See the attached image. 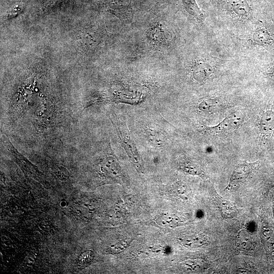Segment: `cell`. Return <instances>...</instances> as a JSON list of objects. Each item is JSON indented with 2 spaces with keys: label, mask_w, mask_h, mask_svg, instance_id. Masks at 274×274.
I'll use <instances>...</instances> for the list:
<instances>
[{
  "label": "cell",
  "mask_w": 274,
  "mask_h": 274,
  "mask_svg": "<svg viewBox=\"0 0 274 274\" xmlns=\"http://www.w3.org/2000/svg\"><path fill=\"white\" fill-rule=\"evenodd\" d=\"M93 252L91 251H87L81 255L79 259L78 264L81 265H87L92 259Z\"/></svg>",
  "instance_id": "22"
},
{
  "label": "cell",
  "mask_w": 274,
  "mask_h": 274,
  "mask_svg": "<svg viewBox=\"0 0 274 274\" xmlns=\"http://www.w3.org/2000/svg\"><path fill=\"white\" fill-rule=\"evenodd\" d=\"M245 115L240 110L234 111L229 113L221 121L212 126H205L204 131L210 135H219L231 132L243 124Z\"/></svg>",
  "instance_id": "4"
},
{
  "label": "cell",
  "mask_w": 274,
  "mask_h": 274,
  "mask_svg": "<svg viewBox=\"0 0 274 274\" xmlns=\"http://www.w3.org/2000/svg\"><path fill=\"white\" fill-rule=\"evenodd\" d=\"M181 2L185 10L190 16L197 22L202 24L206 16L199 8L195 0H181Z\"/></svg>",
  "instance_id": "17"
},
{
  "label": "cell",
  "mask_w": 274,
  "mask_h": 274,
  "mask_svg": "<svg viewBox=\"0 0 274 274\" xmlns=\"http://www.w3.org/2000/svg\"><path fill=\"white\" fill-rule=\"evenodd\" d=\"M132 0H101L98 5L123 21H128L132 17Z\"/></svg>",
  "instance_id": "7"
},
{
  "label": "cell",
  "mask_w": 274,
  "mask_h": 274,
  "mask_svg": "<svg viewBox=\"0 0 274 274\" xmlns=\"http://www.w3.org/2000/svg\"><path fill=\"white\" fill-rule=\"evenodd\" d=\"M213 199L222 217L225 219L234 218L237 214L235 203L223 198L215 190L213 192Z\"/></svg>",
  "instance_id": "11"
},
{
  "label": "cell",
  "mask_w": 274,
  "mask_h": 274,
  "mask_svg": "<svg viewBox=\"0 0 274 274\" xmlns=\"http://www.w3.org/2000/svg\"><path fill=\"white\" fill-rule=\"evenodd\" d=\"M246 42L251 46H267L274 42V37L268 29L261 26L251 32Z\"/></svg>",
  "instance_id": "10"
},
{
  "label": "cell",
  "mask_w": 274,
  "mask_h": 274,
  "mask_svg": "<svg viewBox=\"0 0 274 274\" xmlns=\"http://www.w3.org/2000/svg\"><path fill=\"white\" fill-rule=\"evenodd\" d=\"M219 9L228 16L241 22L252 17L251 0H213Z\"/></svg>",
  "instance_id": "2"
},
{
  "label": "cell",
  "mask_w": 274,
  "mask_h": 274,
  "mask_svg": "<svg viewBox=\"0 0 274 274\" xmlns=\"http://www.w3.org/2000/svg\"><path fill=\"white\" fill-rule=\"evenodd\" d=\"M130 243V239H123L122 241L117 242L115 244L112 245L109 248V250L112 253L117 254L119 252H121L124 250H125L128 246Z\"/></svg>",
  "instance_id": "21"
},
{
  "label": "cell",
  "mask_w": 274,
  "mask_h": 274,
  "mask_svg": "<svg viewBox=\"0 0 274 274\" xmlns=\"http://www.w3.org/2000/svg\"><path fill=\"white\" fill-rule=\"evenodd\" d=\"M53 172L57 178L62 181L67 180L70 176L67 169L59 164L54 165Z\"/></svg>",
  "instance_id": "20"
},
{
  "label": "cell",
  "mask_w": 274,
  "mask_h": 274,
  "mask_svg": "<svg viewBox=\"0 0 274 274\" xmlns=\"http://www.w3.org/2000/svg\"><path fill=\"white\" fill-rule=\"evenodd\" d=\"M170 190L173 194L181 199H188L189 198L187 186L182 181H178L174 183L170 187Z\"/></svg>",
  "instance_id": "18"
},
{
  "label": "cell",
  "mask_w": 274,
  "mask_h": 274,
  "mask_svg": "<svg viewBox=\"0 0 274 274\" xmlns=\"http://www.w3.org/2000/svg\"><path fill=\"white\" fill-rule=\"evenodd\" d=\"M24 9V4L23 3H19L15 4L12 7H11L7 12V14L9 16H15V15H17L20 12L22 11Z\"/></svg>",
  "instance_id": "23"
},
{
  "label": "cell",
  "mask_w": 274,
  "mask_h": 274,
  "mask_svg": "<svg viewBox=\"0 0 274 274\" xmlns=\"http://www.w3.org/2000/svg\"><path fill=\"white\" fill-rule=\"evenodd\" d=\"M259 164V161L253 162L245 161L237 164L231 174L224 190H230L246 181L258 168Z\"/></svg>",
  "instance_id": "6"
},
{
  "label": "cell",
  "mask_w": 274,
  "mask_h": 274,
  "mask_svg": "<svg viewBox=\"0 0 274 274\" xmlns=\"http://www.w3.org/2000/svg\"><path fill=\"white\" fill-rule=\"evenodd\" d=\"M110 119L117 132L121 144L130 160L138 170L142 172L143 170L142 159L130 135L125 122L113 112L110 114Z\"/></svg>",
  "instance_id": "1"
},
{
  "label": "cell",
  "mask_w": 274,
  "mask_h": 274,
  "mask_svg": "<svg viewBox=\"0 0 274 274\" xmlns=\"http://www.w3.org/2000/svg\"><path fill=\"white\" fill-rule=\"evenodd\" d=\"M181 244L185 247L190 249L200 248L209 245L207 237L201 234L184 236L180 239Z\"/></svg>",
  "instance_id": "15"
},
{
  "label": "cell",
  "mask_w": 274,
  "mask_h": 274,
  "mask_svg": "<svg viewBox=\"0 0 274 274\" xmlns=\"http://www.w3.org/2000/svg\"><path fill=\"white\" fill-rule=\"evenodd\" d=\"M272 211H273V218H274V202L273 203V205H272Z\"/></svg>",
  "instance_id": "26"
},
{
  "label": "cell",
  "mask_w": 274,
  "mask_h": 274,
  "mask_svg": "<svg viewBox=\"0 0 274 274\" xmlns=\"http://www.w3.org/2000/svg\"><path fill=\"white\" fill-rule=\"evenodd\" d=\"M177 166L182 172L193 176L207 178L201 167L196 162L185 155H181L177 159Z\"/></svg>",
  "instance_id": "12"
},
{
  "label": "cell",
  "mask_w": 274,
  "mask_h": 274,
  "mask_svg": "<svg viewBox=\"0 0 274 274\" xmlns=\"http://www.w3.org/2000/svg\"><path fill=\"white\" fill-rule=\"evenodd\" d=\"M67 0H52L50 5H51L52 7L60 6L62 4L65 2Z\"/></svg>",
  "instance_id": "25"
},
{
  "label": "cell",
  "mask_w": 274,
  "mask_h": 274,
  "mask_svg": "<svg viewBox=\"0 0 274 274\" xmlns=\"http://www.w3.org/2000/svg\"><path fill=\"white\" fill-rule=\"evenodd\" d=\"M217 70L215 62L210 59H199L190 66V72L192 78L197 82L207 81L215 74Z\"/></svg>",
  "instance_id": "8"
},
{
  "label": "cell",
  "mask_w": 274,
  "mask_h": 274,
  "mask_svg": "<svg viewBox=\"0 0 274 274\" xmlns=\"http://www.w3.org/2000/svg\"><path fill=\"white\" fill-rule=\"evenodd\" d=\"M102 150L98 164V173L106 179L120 181L123 177L122 170L118 159L113 153L110 144Z\"/></svg>",
  "instance_id": "3"
},
{
  "label": "cell",
  "mask_w": 274,
  "mask_h": 274,
  "mask_svg": "<svg viewBox=\"0 0 274 274\" xmlns=\"http://www.w3.org/2000/svg\"><path fill=\"white\" fill-rule=\"evenodd\" d=\"M231 107L227 99L220 96H208L197 104L198 111L206 114H213Z\"/></svg>",
  "instance_id": "9"
},
{
  "label": "cell",
  "mask_w": 274,
  "mask_h": 274,
  "mask_svg": "<svg viewBox=\"0 0 274 274\" xmlns=\"http://www.w3.org/2000/svg\"><path fill=\"white\" fill-rule=\"evenodd\" d=\"M258 133L263 141L270 140L274 135V105H266L260 113L257 122Z\"/></svg>",
  "instance_id": "5"
},
{
  "label": "cell",
  "mask_w": 274,
  "mask_h": 274,
  "mask_svg": "<svg viewBox=\"0 0 274 274\" xmlns=\"http://www.w3.org/2000/svg\"><path fill=\"white\" fill-rule=\"evenodd\" d=\"M147 132V136L152 143L159 146H161L164 143V137L161 131L153 128H150L148 129Z\"/></svg>",
  "instance_id": "19"
},
{
  "label": "cell",
  "mask_w": 274,
  "mask_h": 274,
  "mask_svg": "<svg viewBox=\"0 0 274 274\" xmlns=\"http://www.w3.org/2000/svg\"><path fill=\"white\" fill-rule=\"evenodd\" d=\"M273 187H274V184L272 186L271 188Z\"/></svg>",
  "instance_id": "27"
},
{
  "label": "cell",
  "mask_w": 274,
  "mask_h": 274,
  "mask_svg": "<svg viewBox=\"0 0 274 274\" xmlns=\"http://www.w3.org/2000/svg\"><path fill=\"white\" fill-rule=\"evenodd\" d=\"M260 236L266 252L272 254L274 252V232L269 223L264 220L261 222Z\"/></svg>",
  "instance_id": "13"
},
{
  "label": "cell",
  "mask_w": 274,
  "mask_h": 274,
  "mask_svg": "<svg viewBox=\"0 0 274 274\" xmlns=\"http://www.w3.org/2000/svg\"><path fill=\"white\" fill-rule=\"evenodd\" d=\"M266 74L270 77H274V62L267 68Z\"/></svg>",
  "instance_id": "24"
},
{
  "label": "cell",
  "mask_w": 274,
  "mask_h": 274,
  "mask_svg": "<svg viewBox=\"0 0 274 274\" xmlns=\"http://www.w3.org/2000/svg\"><path fill=\"white\" fill-rule=\"evenodd\" d=\"M235 245L237 251L242 253L251 252L254 247L252 236L245 229L239 231L235 237Z\"/></svg>",
  "instance_id": "14"
},
{
  "label": "cell",
  "mask_w": 274,
  "mask_h": 274,
  "mask_svg": "<svg viewBox=\"0 0 274 274\" xmlns=\"http://www.w3.org/2000/svg\"><path fill=\"white\" fill-rule=\"evenodd\" d=\"M184 219L176 214H164L157 217L155 221L163 227H175L183 224Z\"/></svg>",
  "instance_id": "16"
}]
</instances>
